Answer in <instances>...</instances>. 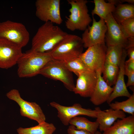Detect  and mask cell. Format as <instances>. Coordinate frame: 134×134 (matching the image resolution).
Returning a JSON list of instances; mask_svg holds the SVG:
<instances>
[{"instance_id": "6da1fadb", "label": "cell", "mask_w": 134, "mask_h": 134, "mask_svg": "<svg viewBox=\"0 0 134 134\" xmlns=\"http://www.w3.org/2000/svg\"><path fill=\"white\" fill-rule=\"evenodd\" d=\"M67 34L53 23L45 22L39 27L33 38L31 50L40 53L49 52Z\"/></svg>"}, {"instance_id": "7a4b0ae2", "label": "cell", "mask_w": 134, "mask_h": 134, "mask_svg": "<svg viewBox=\"0 0 134 134\" xmlns=\"http://www.w3.org/2000/svg\"><path fill=\"white\" fill-rule=\"evenodd\" d=\"M52 58L49 52L40 53L31 50L23 53L17 63V74L20 78L39 74L42 69Z\"/></svg>"}, {"instance_id": "3957f363", "label": "cell", "mask_w": 134, "mask_h": 134, "mask_svg": "<svg viewBox=\"0 0 134 134\" xmlns=\"http://www.w3.org/2000/svg\"><path fill=\"white\" fill-rule=\"evenodd\" d=\"M83 47L81 37L67 34L49 52L53 59L66 61L79 57L83 53Z\"/></svg>"}, {"instance_id": "277c9868", "label": "cell", "mask_w": 134, "mask_h": 134, "mask_svg": "<svg viewBox=\"0 0 134 134\" xmlns=\"http://www.w3.org/2000/svg\"><path fill=\"white\" fill-rule=\"evenodd\" d=\"M70 6L69 10L70 13L66 17L65 26L68 30L72 31L76 30L84 31L92 21L87 5L86 0H67Z\"/></svg>"}, {"instance_id": "5b68a950", "label": "cell", "mask_w": 134, "mask_h": 134, "mask_svg": "<svg viewBox=\"0 0 134 134\" xmlns=\"http://www.w3.org/2000/svg\"><path fill=\"white\" fill-rule=\"evenodd\" d=\"M39 74L61 81L70 91L73 92L75 87L72 72L59 61L51 59L42 69Z\"/></svg>"}, {"instance_id": "8992f818", "label": "cell", "mask_w": 134, "mask_h": 134, "mask_svg": "<svg viewBox=\"0 0 134 134\" xmlns=\"http://www.w3.org/2000/svg\"><path fill=\"white\" fill-rule=\"evenodd\" d=\"M30 37L25 26L21 23L10 20L0 23V38L8 40L22 48L28 43Z\"/></svg>"}, {"instance_id": "52a82bcc", "label": "cell", "mask_w": 134, "mask_h": 134, "mask_svg": "<svg viewBox=\"0 0 134 134\" xmlns=\"http://www.w3.org/2000/svg\"><path fill=\"white\" fill-rule=\"evenodd\" d=\"M9 99L15 101L20 107V112L22 116L36 121L40 124L45 122L46 117L39 105L34 102L25 100L20 96L18 90H11L6 94Z\"/></svg>"}, {"instance_id": "ba28073f", "label": "cell", "mask_w": 134, "mask_h": 134, "mask_svg": "<svg viewBox=\"0 0 134 134\" xmlns=\"http://www.w3.org/2000/svg\"><path fill=\"white\" fill-rule=\"evenodd\" d=\"M60 0H37L35 15L45 22H50L60 25L63 22L60 10Z\"/></svg>"}, {"instance_id": "9c48e42d", "label": "cell", "mask_w": 134, "mask_h": 134, "mask_svg": "<svg viewBox=\"0 0 134 134\" xmlns=\"http://www.w3.org/2000/svg\"><path fill=\"white\" fill-rule=\"evenodd\" d=\"M107 48L105 44L92 46L88 48L79 58L90 70L102 73L105 62Z\"/></svg>"}, {"instance_id": "30bf717a", "label": "cell", "mask_w": 134, "mask_h": 134, "mask_svg": "<svg viewBox=\"0 0 134 134\" xmlns=\"http://www.w3.org/2000/svg\"><path fill=\"white\" fill-rule=\"evenodd\" d=\"M92 24L84 31L81 38L84 47L88 48L101 44H105L107 30L105 20L100 19L97 21L93 16Z\"/></svg>"}, {"instance_id": "8fae6325", "label": "cell", "mask_w": 134, "mask_h": 134, "mask_svg": "<svg viewBox=\"0 0 134 134\" xmlns=\"http://www.w3.org/2000/svg\"><path fill=\"white\" fill-rule=\"evenodd\" d=\"M50 104L57 110L58 117L65 126L69 124L71 119L79 115H84L92 118L97 117L98 111L96 108L93 110L84 108L78 103H74L71 106H65L54 101L51 102Z\"/></svg>"}, {"instance_id": "7c38bea8", "label": "cell", "mask_w": 134, "mask_h": 134, "mask_svg": "<svg viewBox=\"0 0 134 134\" xmlns=\"http://www.w3.org/2000/svg\"><path fill=\"white\" fill-rule=\"evenodd\" d=\"M105 21L107 27L105 38L106 46H118L126 49L128 38L114 19L112 13L107 16Z\"/></svg>"}, {"instance_id": "4fadbf2b", "label": "cell", "mask_w": 134, "mask_h": 134, "mask_svg": "<svg viewBox=\"0 0 134 134\" xmlns=\"http://www.w3.org/2000/svg\"><path fill=\"white\" fill-rule=\"evenodd\" d=\"M22 48L6 39L0 38V68L7 69L17 64Z\"/></svg>"}, {"instance_id": "5bb4252c", "label": "cell", "mask_w": 134, "mask_h": 134, "mask_svg": "<svg viewBox=\"0 0 134 134\" xmlns=\"http://www.w3.org/2000/svg\"><path fill=\"white\" fill-rule=\"evenodd\" d=\"M78 77L73 92L81 97H90L97 83V73L94 71H87L81 73Z\"/></svg>"}, {"instance_id": "9a60e30c", "label": "cell", "mask_w": 134, "mask_h": 134, "mask_svg": "<svg viewBox=\"0 0 134 134\" xmlns=\"http://www.w3.org/2000/svg\"><path fill=\"white\" fill-rule=\"evenodd\" d=\"M96 72L97 76V82L90 100L94 105L98 106L107 102L113 90V87L109 85L104 81L101 71Z\"/></svg>"}, {"instance_id": "2e32d148", "label": "cell", "mask_w": 134, "mask_h": 134, "mask_svg": "<svg viewBox=\"0 0 134 134\" xmlns=\"http://www.w3.org/2000/svg\"><path fill=\"white\" fill-rule=\"evenodd\" d=\"M98 113L96 121L99 123V128L100 132H104L109 128L118 119L126 117L125 113L119 110L111 108L102 110L99 107H96Z\"/></svg>"}, {"instance_id": "e0dca14e", "label": "cell", "mask_w": 134, "mask_h": 134, "mask_svg": "<svg viewBox=\"0 0 134 134\" xmlns=\"http://www.w3.org/2000/svg\"><path fill=\"white\" fill-rule=\"evenodd\" d=\"M127 55L126 52L123 55L121 60L119 67L118 74L115 85L113 87V90L107 101L109 104L117 98L120 97H126L129 98L131 95L127 89L124 78V64Z\"/></svg>"}, {"instance_id": "ac0fdd59", "label": "cell", "mask_w": 134, "mask_h": 134, "mask_svg": "<svg viewBox=\"0 0 134 134\" xmlns=\"http://www.w3.org/2000/svg\"><path fill=\"white\" fill-rule=\"evenodd\" d=\"M101 134H134V115L118 119Z\"/></svg>"}, {"instance_id": "d6986e66", "label": "cell", "mask_w": 134, "mask_h": 134, "mask_svg": "<svg viewBox=\"0 0 134 134\" xmlns=\"http://www.w3.org/2000/svg\"><path fill=\"white\" fill-rule=\"evenodd\" d=\"M112 14L116 22L120 24L125 20L134 18V5L129 3L118 4Z\"/></svg>"}, {"instance_id": "ffe728a7", "label": "cell", "mask_w": 134, "mask_h": 134, "mask_svg": "<svg viewBox=\"0 0 134 134\" xmlns=\"http://www.w3.org/2000/svg\"><path fill=\"white\" fill-rule=\"evenodd\" d=\"M56 129L53 124L45 122L29 128L19 127L17 131L18 134H53Z\"/></svg>"}, {"instance_id": "44dd1931", "label": "cell", "mask_w": 134, "mask_h": 134, "mask_svg": "<svg viewBox=\"0 0 134 134\" xmlns=\"http://www.w3.org/2000/svg\"><path fill=\"white\" fill-rule=\"evenodd\" d=\"M69 124L73 125L77 129L88 131L91 134H95L99 126L97 121L93 122L85 117L78 116L71 119Z\"/></svg>"}, {"instance_id": "7402d4cb", "label": "cell", "mask_w": 134, "mask_h": 134, "mask_svg": "<svg viewBox=\"0 0 134 134\" xmlns=\"http://www.w3.org/2000/svg\"><path fill=\"white\" fill-rule=\"evenodd\" d=\"M105 58V62L119 67L126 50L118 46H107Z\"/></svg>"}, {"instance_id": "603a6c76", "label": "cell", "mask_w": 134, "mask_h": 134, "mask_svg": "<svg viewBox=\"0 0 134 134\" xmlns=\"http://www.w3.org/2000/svg\"><path fill=\"white\" fill-rule=\"evenodd\" d=\"M108 1L106 2L104 0H94L95 7L91 12L92 16L96 14L105 20L108 14L112 13L116 6L112 2Z\"/></svg>"}, {"instance_id": "cb8c5ba5", "label": "cell", "mask_w": 134, "mask_h": 134, "mask_svg": "<svg viewBox=\"0 0 134 134\" xmlns=\"http://www.w3.org/2000/svg\"><path fill=\"white\" fill-rule=\"evenodd\" d=\"M119 67L105 62L102 70V77L109 86L115 85L118 74Z\"/></svg>"}, {"instance_id": "d4e9b609", "label": "cell", "mask_w": 134, "mask_h": 134, "mask_svg": "<svg viewBox=\"0 0 134 134\" xmlns=\"http://www.w3.org/2000/svg\"><path fill=\"white\" fill-rule=\"evenodd\" d=\"M110 108L122 111L134 115V92L127 100L121 102L116 101L109 104Z\"/></svg>"}, {"instance_id": "484cf974", "label": "cell", "mask_w": 134, "mask_h": 134, "mask_svg": "<svg viewBox=\"0 0 134 134\" xmlns=\"http://www.w3.org/2000/svg\"><path fill=\"white\" fill-rule=\"evenodd\" d=\"M60 62L70 71L73 72L77 76L83 72L90 71L79 57L68 61Z\"/></svg>"}, {"instance_id": "4316f807", "label": "cell", "mask_w": 134, "mask_h": 134, "mask_svg": "<svg viewBox=\"0 0 134 134\" xmlns=\"http://www.w3.org/2000/svg\"><path fill=\"white\" fill-rule=\"evenodd\" d=\"M119 24L128 38L134 37V18L125 20Z\"/></svg>"}, {"instance_id": "83f0119b", "label": "cell", "mask_w": 134, "mask_h": 134, "mask_svg": "<svg viewBox=\"0 0 134 134\" xmlns=\"http://www.w3.org/2000/svg\"><path fill=\"white\" fill-rule=\"evenodd\" d=\"M67 132L68 134H91L88 131L77 129L75 126L71 125L69 126Z\"/></svg>"}, {"instance_id": "f1b7e54d", "label": "cell", "mask_w": 134, "mask_h": 134, "mask_svg": "<svg viewBox=\"0 0 134 134\" xmlns=\"http://www.w3.org/2000/svg\"><path fill=\"white\" fill-rule=\"evenodd\" d=\"M125 75L128 77V80L126 84L127 87L134 86V71H125Z\"/></svg>"}, {"instance_id": "f546056e", "label": "cell", "mask_w": 134, "mask_h": 134, "mask_svg": "<svg viewBox=\"0 0 134 134\" xmlns=\"http://www.w3.org/2000/svg\"><path fill=\"white\" fill-rule=\"evenodd\" d=\"M124 70L134 71V60L129 59L125 61Z\"/></svg>"}, {"instance_id": "4dcf8cb0", "label": "cell", "mask_w": 134, "mask_h": 134, "mask_svg": "<svg viewBox=\"0 0 134 134\" xmlns=\"http://www.w3.org/2000/svg\"><path fill=\"white\" fill-rule=\"evenodd\" d=\"M127 55L129 59L134 60V47H129L126 49Z\"/></svg>"}, {"instance_id": "1f68e13d", "label": "cell", "mask_w": 134, "mask_h": 134, "mask_svg": "<svg viewBox=\"0 0 134 134\" xmlns=\"http://www.w3.org/2000/svg\"><path fill=\"white\" fill-rule=\"evenodd\" d=\"M95 134H101L100 132L97 131Z\"/></svg>"}]
</instances>
